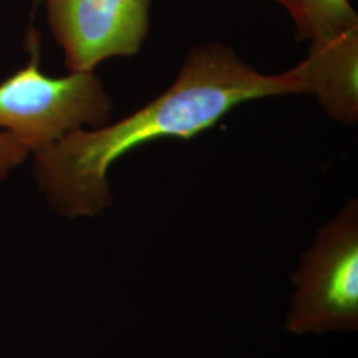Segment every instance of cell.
<instances>
[{
    "label": "cell",
    "instance_id": "obj_1",
    "mask_svg": "<svg viewBox=\"0 0 358 358\" xmlns=\"http://www.w3.org/2000/svg\"><path fill=\"white\" fill-rule=\"evenodd\" d=\"M297 93H307L299 64L266 75L226 44H202L153 101L115 124L66 134L36 154L35 171L60 213L92 217L110 205L108 171L124 154L161 138H192L241 103Z\"/></svg>",
    "mask_w": 358,
    "mask_h": 358
},
{
    "label": "cell",
    "instance_id": "obj_2",
    "mask_svg": "<svg viewBox=\"0 0 358 358\" xmlns=\"http://www.w3.org/2000/svg\"><path fill=\"white\" fill-rule=\"evenodd\" d=\"M31 60L0 84V129L35 154L83 128L109 124L112 100L93 72L45 76L38 69V40Z\"/></svg>",
    "mask_w": 358,
    "mask_h": 358
},
{
    "label": "cell",
    "instance_id": "obj_3",
    "mask_svg": "<svg viewBox=\"0 0 358 358\" xmlns=\"http://www.w3.org/2000/svg\"><path fill=\"white\" fill-rule=\"evenodd\" d=\"M291 280L296 292L285 329L294 334L358 327V202L322 226Z\"/></svg>",
    "mask_w": 358,
    "mask_h": 358
},
{
    "label": "cell",
    "instance_id": "obj_4",
    "mask_svg": "<svg viewBox=\"0 0 358 358\" xmlns=\"http://www.w3.org/2000/svg\"><path fill=\"white\" fill-rule=\"evenodd\" d=\"M150 7L152 0H47L48 22L71 73L138 53L149 34Z\"/></svg>",
    "mask_w": 358,
    "mask_h": 358
},
{
    "label": "cell",
    "instance_id": "obj_5",
    "mask_svg": "<svg viewBox=\"0 0 358 358\" xmlns=\"http://www.w3.org/2000/svg\"><path fill=\"white\" fill-rule=\"evenodd\" d=\"M294 20L296 36L309 48H322L358 38V15L349 0H269Z\"/></svg>",
    "mask_w": 358,
    "mask_h": 358
},
{
    "label": "cell",
    "instance_id": "obj_6",
    "mask_svg": "<svg viewBox=\"0 0 358 358\" xmlns=\"http://www.w3.org/2000/svg\"><path fill=\"white\" fill-rule=\"evenodd\" d=\"M28 149L8 133H0V178L24 161Z\"/></svg>",
    "mask_w": 358,
    "mask_h": 358
}]
</instances>
